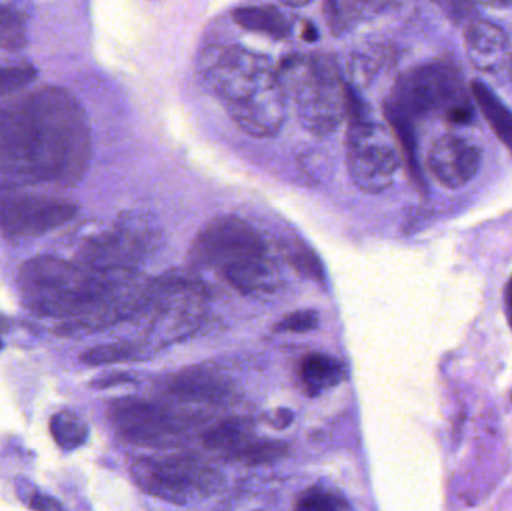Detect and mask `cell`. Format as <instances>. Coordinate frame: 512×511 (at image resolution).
<instances>
[{
    "mask_svg": "<svg viewBox=\"0 0 512 511\" xmlns=\"http://www.w3.org/2000/svg\"><path fill=\"white\" fill-rule=\"evenodd\" d=\"M86 111L62 87H41L0 105V174L71 188L89 170Z\"/></svg>",
    "mask_w": 512,
    "mask_h": 511,
    "instance_id": "obj_1",
    "label": "cell"
},
{
    "mask_svg": "<svg viewBox=\"0 0 512 511\" xmlns=\"http://www.w3.org/2000/svg\"><path fill=\"white\" fill-rule=\"evenodd\" d=\"M150 282L140 270H96L47 255L27 261L18 273L27 306L68 318L69 332L99 329L140 311Z\"/></svg>",
    "mask_w": 512,
    "mask_h": 511,
    "instance_id": "obj_2",
    "label": "cell"
},
{
    "mask_svg": "<svg viewBox=\"0 0 512 511\" xmlns=\"http://www.w3.org/2000/svg\"><path fill=\"white\" fill-rule=\"evenodd\" d=\"M198 72L242 131L255 138L279 134L288 101L267 56L240 45L213 44L201 51Z\"/></svg>",
    "mask_w": 512,
    "mask_h": 511,
    "instance_id": "obj_3",
    "label": "cell"
},
{
    "mask_svg": "<svg viewBox=\"0 0 512 511\" xmlns=\"http://www.w3.org/2000/svg\"><path fill=\"white\" fill-rule=\"evenodd\" d=\"M189 263L197 269L215 270L248 296L273 293L282 284V273L267 243L239 216H218L210 221L195 237Z\"/></svg>",
    "mask_w": 512,
    "mask_h": 511,
    "instance_id": "obj_4",
    "label": "cell"
},
{
    "mask_svg": "<svg viewBox=\"0 0 512 511\" xmlns=\"http://www.w3.org/2000/svg\"><path fill=\"white\" fill-rule=\"evenodd\" d=\"M286 101L294 105L310 134H333L349 117L352 95L342 72L327 54H291L277 66Z\"/></svg>",
    "mask_w": 512,
    "mask_h": 511,
    "instance_id": "obj_5",
    "label": "cell"
},
{
    "mask_svg": "<svg viewBox=\"0 0 512 511\" xmlns=\"http://www.w3.org/2000/svg\"><path fill=\"white\" fill-rule=\"evenodd\" d=\"M441 113L453 123L465 125L474 117L457 72L441 63L418 66L406 72L390 102L394 122L405 123L411 117Z\"/></svg>",
    "mask_w": 512,
    "mask_h": 511,
    "instance_id": "obj_6",
    "label": "cell"
},
{
    "mask_svg": "<svg viewBox=\"0 0 512 511\" xmlns=\"http://www.w3.org/2000/svg\"><path fill=\"white\" fill-rule=\"evenodd\" d=\"M346 167L352 182L364 192L390 188L400 168V156L388 129L354 108L346 135Z\"/></svg>",
    "mask_w": 512,
    "mask_h": 511,
    "instance_id": "obj_7",
    "label": "cell"
},
{
    "mask_svg": "<svg viewBox=\"0 0 512 511\" xmlns=\"http://www.w3.org/2000/svg\"><path fill=\"white\" fill-rule=\"evenodd\" d=\"M161 242L158 225L147 216H123L110 230L81 245L77 263L96 270H140V264Z\"/></svg>",
    "mask_w": 512,
    "mask_h": 511,
    "instance_id": "obj_8",
    "label": "cell"
},
{
    "mask_svg": "<svg viewBox=\"0 0 512 511\" xmlns=\"http://www.w3.org/2000/svg\"><path fill=\"white\" fill-rule=\"evenodd\" d=\"M131 474L146 494L177 506L213 494L221 483L210 468L188 458L137 459Z\"/></svg>",
    "mask_w": 512,
    "mask_h": 511,
    "instance_id": "obj_9",
    "label": "cell"
},
{
    "mask_svg": "<svg viewBox=\"0 0 512 511\" xmlns=\"http://www.w3.org/2000/svg\"><path fill=\"white\" fill-rule=\"evenodd\" d=\"M77 210L71 201L20 191L12 186L0 188V230L8 237L44 236L68 224Z\"/></svg>",
    "mask_w": 512,
    "mask_h": 511,
    "instance_id": "obj_10",
    "label": "cell"
},
{
    "mask_svg": "<svg viewBox=\"0 0 512 511\" xmlns=\"http://www.w3.org/2000/svg\"><path fill=\"white\" fill-rule=\"evenodd\" d=\"M480 146L471 138L459 134H444L433 141L427 155V165L435 179L448 189L468 185L480 170Z\"/></svg>",
    "mask_w": 512,
    "mask_h": 511,
    "instance_id": "obj_11",
    "label": "cell"
},
{
    "mask_svg": "<svg viewBox=\"0 0 512 511\" xmlns=\"http://www.w3.org/2000/svg\"><path fill=\"white\" fill-rule=\"evenodd\" d=\"M110 414L120 435L132 443H155L174 432L173 419L150 402L120 399L111 405Z\"/></svg>",
    "mask_w": 512,
    "mask_h": 511,
    "instance_id": "obj_12",
    "label": "cell"
},
{
    "mask_svg": "<svg viewBox=\"0 0 512 511\" xmlns=\"http://www.w3.org/2000/svg\"><path fill=\"white\" fill-rule=\"evenodd\" d=\"M465 47L475 68L484 72H495L507 62L510 39L499 24L480 18L466 27Z\"/></svg>",
    "mask_w": 512,
    "mask_h": 511,
    "instance_id": "obj_13",
    "label": "cell"
},
{
    "mask_svg": "<svg viewBox=\"0 0 512 511\" xmlns=\"http://www.w3.org/2000/svg\"><path fill=\"white\" fill-rule=\"evenodd\" d=\"M345 378V366L327 354H309L301 362L300 380L309 396L321 395L325 390L339 386Z\"/></svg>",
    "mask_w": 512,
    "mask_h": 511,
    "instance_id": "obj_14",
    "label": "cell"
},
{
    "mask_svg": "<svg viewBox=\"0 0 512 511\" xmlns=\"http://www.w3.org/2000/svg\"><path fill=\"white\" fill-rule=\"evenodd\" d=\"M234 20L249 32L261 33L274 39H286L291 23L286 15L273 5H246L234 9Z\"/></svg>",
    "mask_w": 512,
    "mask_h": 511,
    "instance_id": "obj_15",
    "label": "cell"
},
{
    "mask_svg": "<svg viewBox=\"0 0 512 511\" xmlns=\"http://www.w3.org/2000/svg\"><path fill=\"white\" fill-rule=\"evenodd\" d=\"M472 92H474L475 99L493 131L512 152V113L510 108L481 81H474Z\"/></svg>",
    "mask_w": 512,
    "mask_h": 511,
    "instance_id": "obj_16",
    "label": "cell"
},
{
    "mask_svg": "<svg viewBox=\"0 0 512 511\" xmlns=\"http://www.w3.org/2000/svg\"><path fill=\"white\" fill-rule=\"evenodd\" d=\"M225 384L218 375L203 369L183 372L174 378L171 384V392L182 398L191 399H216L225 393Z\"/></svg>",
    "mask_w": 512,
    "mask_h": 511,
    "instance_id": "obj_17",
    "label": "cell"
},
{
    "mask_svg": "<svg viewBox=\"0 0 512 511\" xmlns=\"http://www.w3.org/2000/svg\"><path fill=\"white\" fill-rule=\"evenodd\" d=\"M385 8H390V5L387 3L328 2L324 5V15L333 33L342 35L364 18Z\"/></svg>",
    "mask_w": 512,
    "mask_h": 511,
    "instance_id": "obj_18",
    "label": "cell"
},
{
    "mask_svg": "<svg viewBox=\"0 0 512 511\" xmlns=\"http://www.w3.org/2000/svg\"><path fill=\"white\" fill-rule=\"evenodd\" d=\"M252 440V423L246 419H230L207 432L204 444L209 449L236 455Z\"/></svg>",
    "mask_w": 512,
    "mask_h": 511,
    "instance_id": "obj_19",
    "label": "cell"
},
{
    "mask_svg": "<svg viewBox=\"0 0 512 511\" xmlns=\"http://www.w3.org/2000/svg\"><path fill=\"white\" fill-rule=\"evenodd\" d=\"M50 432L57 446L63 450H75L89 438V426L74 411H60L50 422Z\"/></svg>",
    "mask_w": 512,
    "mask_h": 511,
    "instance_id": "obj_20",
    "label": "cell"
},
{
    "mask_svg": "<svg viewBox=\"0 0 512 511\" xmlns=\"http://www.w3.org/2000/svg\"><path fill=\"white\" fill-rule=\"evenodd\" d=\"M26 24L23 15L0 3V48L17 51L26 47Z\"/></svg>",
    "mask_w": 512,
    "mask_h": 511,
    "instance_id": "obj_21",
    "label": "cell"
},
{
    "mask_svg": "<svg viewBox=\"0 0 512 511\" xmlns=\"http://www.w3.org/2000/svg\"><path fill=\"white\" fill-rule=\"evenodd\" d=\"M288 453V446L282 441L254 440L243 446L234 458L248 465H264L279 461Z\"/></svg>",
    "mask_w": 512,
    "mask_h": 511,
    "instance_id": "obj_22",
    "label": "cell"
},
{
    "mask_svg": "<svg viewBox=\"0 0 512 511\" xmlns=\"http://www.w3.org/2000/svg\"><path fill=\"white\" fill-rule=\"evenodd\" d=\"M292 511H352L340 495L321 488H310L298 498Z\"/></svg>",
    "mask_w": 512,
    "mask_h": 511,
    "instance_id": "obj_23",
    "label": "cell"
},
{
    "mask_svg": "<svg viewBox=\"0 0 512 511\" xmlns=\"http://www.w3.org/2000/svg\"><path fill=\"white\" fill-rule=\"evenodd\" d=\"M132 357H134V348L128 344L98 345L81 354V360L90 366L113 365V363L126 362Z\"/></svg>",
    "mask_w": 512,
    "mask_h": 511,
    "instance_id": "obj_24",
    "label": "cell"
},
{
    "mask_svg": "<svg viewBox=\"0 0 512 511\" xmlns=\"http://www.w3.org/2000/svg\"><path fill=\"white\" fill-rule=\"evenodd\" d=\"M38 77L32 65L0 66V98L20 92Z\"/></svg>",
    "mask_w": 512,
    "mask_h": 511,
    "instance_id": "obj_25",
    "label": "cell"
},
{
    "mask_svg": "<svg viewBox=\"0 0 512 511\" xmlns=\"http://www.w3.org/2000/svg\"><path fill=\"white\" fill-rule=\"evenodd\" d=\"M318 326V312L306 309V311H297L286 315L274 326V330L280 333H307L312 332Z\"/></svg>",
    "mask_w": 512,
    "mask_h": 511,
    "instance_id": "obj_26",
    "label": "cell"
},
{
    "mask_svg": "<svg viewBox=\"0 0 512 511\" xmlns=\"http://www.w3.org/2000/svg\"><path fill=\"white\" fill-rule=\"evenodd\" d=\"M292 419H294V416H292L291 411L279 410L274 414V419H270V422L273 423L274 428L285 429L292 422Z\"/></svg>",
    "mask_w": 512,
    "mask_h": 511,
    "instance_id": "obj_27",
    "label": "cell"
},
{
    "mask_svg": "<svg viewBox=\"0 0 512 511\" xmlns=\"http://www.w3.org/2000/svg\"><path fill=\"white\" fill-rule=\"evenodd\" d=\"M129 381H131V378L126 377V375H111V377L102 378V380L98 381V383H93V386L102 389V387L114 386V384L129 383Z\"/></svg>",
    "mask_w": 512,
    "mask_h": 511,
    "instance_id": "obj_28",
    "label": "cell"
},
{
    "mask_svg": "<svg viewBox=\"0 0 512 511\" xmlns=\"http://www.w3.org/2000/svg\"><path fill=\"white\" fill-rule=\"evenodd\" d=\"M510 77H511V81H512V60H511V63H510Z\"/></svg>",
    "mask_w": 512,
    "mask_h": 511,
    "instance_id": "obj_29",
    "label": "cell"
},
{
    "mask_svg": "<svg viewBox=\"0 0 512 511\" xmlns=\"http://www.w3.org/2000/svg\"><path fill=\"white\" fill-rule=\"evenodd\" d=\"M2 348H3L2 339H0V350H2Z\"/></svg>",
    "mask_w": 512,
    "mask_h": 511,
    "instance_id": "obj_30",
    "label": "cell"
}]
</instances>
